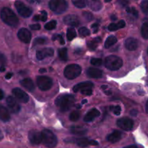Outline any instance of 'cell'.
Instances as JSON below:
<instances>
[{
  "instance_id": "1",
  "label": "cell",
  "mask_w": 148,
  "mask_h": 148,
  "mask_svg": "<svg viewBox=\"0 0 148 148\" xmlns=\"http://www.w3.org/2000/svg\"><path fill=\"white\" fill-rule=\"evenodd\" d=\"M75 97L71 94H62L55 101V104L62 112H66L72 108L75 103Z\"/></svg>"
},
{
  "instance_id": "2",
  "label": "cell",
  "mask_w": 148,
  "mask_h": 148,
  "mask_svg": "<svg viewBox=\"0 0 148 148\" xmlns=\"http://www.w3.org/2000/svg\"><path fill=\"white\" fill-rule=\"evenodd\" d=\"M0 17L2 21L11 27H16L19 23V19L14 12L8 7H4L0 12Z\"/></svg>"
},
{
  "instance_id": "3",
  "label": "cell",
  "mask_w": 148,
  "mask_h": 148,
  "mask_svg": "<svg viewBox=\"0 0 148 148\" xmlns=\"http://www.w3.org/2000/svg\"><path fill=\"white\" fill-rule=\"evenodd\" d=\"M42 143L48 148H53L58 143L57 137L51 130H43L41 132Z\"/></svg>"
},
{
  "instance_id": "4",
  "label": "cell",
  "mask_w": 148,
  "mask_h": 148,
  "mask_svg": "<svg viewBox=\"0 0 148 148\" xmlns=\"http://www.w3.org/2000/svg\"><path fill=\"white\" fill-rule=\"evenodd\" d=\"M123 61L119 56L111 55L106 58L105 66L107 69L111 71H116L122 66Z\"/></svg>"
},
{
  "instance_id": "5",
  "label": "cell",
  "mask_w": 148,
  "mask_h": 148,
  "mask_svg": "<svg viewBox=\"0 0 148 148\" xmlns=\"http://www.w3.org/2000/svg\"><path fill=\"white\" fill-rule=\"evenodd\" d=\"M82 72V68L79 65L75 64H69L66 66L64 71V75L65 77L68 79H74L79 77Z\"/></svg>"
},
{
  "instance_id": "6",
  "label": "cell",
  "mask_w": 148,
  "mask_h": 148,
  "mask_svg": "<svg viewBox=\"0 0 148 148\" xmlns=\"http://www.w3.org/2000/svg\"><path fill=\"white\" fill-rule=\"evenodd\" d=\"M49 8L56 14L64 12L68 8V3L65 0H51L49 3Z\"/></svg>"
},
{
  "instance_id": "7",
  "label": "cell",
  "mask_w": 148,
  "mask_h": 148,
  "mask_svg": "<svg viewBox=\"0 0 148 148\" xmlns=\"http://www.w3.org/2000/svg\"><path fill=\"white\" fill-rule=\"evenodd\" d=\"M38 87L43 91L49 90L53 85V81L51 78L46 76H39L36 79Z\"/></svg>"
},
{
  "instance_id": "8",
  "label": "cell",
  "mask_w": 148,
  "mask_h": 148,
  "mask_svg": "<svg viewBox=\"0 0 148 148\" xmlns=\"http://www.w3.org/2000/svg\"><path fill=\"white\" fill-rule=\"evenodd\" d=\"M14 5H15L16 10H17L19 14L22 16L24 18L26 17H29L33 13V11L30 8H29L28 7L25 5L23 2L20 1H17L14 3Z\"/></svg>"
},
{
  "instance_id": "9",
  "label": "cell",
  "mask_w": 148,
  "mask_h": 148,
  "mask_svg": "<svg viewBox=\"0 0 148 148\" xmlns=\"http://www.w3.org/2000/svg\"><path fill=\"white\" fill-rule=\"evenodd\" d=\"M117 126L124 131H131L134 127V121L131 119L124 117L117 121Z\"/></svg>"
},
{
  "instance_id": "10",
  "label": "cell",
  "mask_w": 148,
  "mask_h": 148,
  "mask_svg": "<svg viewBox=\"0 0 148 148\" xmlns=\"http://www.w3.org/2000/svg\"><path fill=\"white\" fill-rule=\"evenodd\" d=\"M12 93L16 99L23 103H27L29 101V96L26 92L20 88H14L12 90Z\"/></svg>"
},
{
  "instance_id": "11",
  "label": "cell",
  "mask_w": 148,
  "mask_h": 148,
  "mask_svg": "<svg viewBox=\"0 0 148 148\" xmlns=\"http://www.w3.org/2000/svg\"><path fill=\"white\" fill-rule=\"evenodd\" d=\"M6 102H7V106H8L9 108L10 111L14 114H17L20 111L21 107H20V104L17 102L15 98H14L12 96H8L6 99Z\"/></svg>"
},
{
  "instance_id": "12",
  "label": "cell",
  "mask_w": 148,
  "mask_h": 148,
  "mask_svg": "<svg viewBox=\"0 0 148 148\" xmlns=\"http://www.w3.org/2000/svg\"><path fill=\"white\" fill-rule=\"evenodd\" d=\"M28 138L33 145H39L42 143L41 132L37 130H31L28 133Z\"/></svg>"
},
{
  "instance_id": "13",
  "label": "cell",
  "mask_w": 148,
  "mask_h": 148,
  "mask_svg": "<svg viewBox=\"0 0 148 148\" xmlns=\"http://www.w3.org/2000/svg\"><path fill=\"white\" fill-rule=\"evenodd\" d=\"M17 37L23 43H28L31 40V33L27 29L23 27L19 30L17 33Z\"/></svg>"
},
{
  "instance_id": "14",
  "label": "cell",
  "mask_w": 148,
  "mask_h": 148,
  "mask_svg": "<svg viewBox=\"0 0 148 148\" xmlns=\"http://www.w3.org/2000/svg\"><path fill=\"white\" fill-rule=\"evenodd\" d=\"M54 54V51L51 48H45L37 51L36 52V57L38 60H43L45 58L51 57Z\"/></svg>"
},
{
  "instance_id": "15",
  "label": "cell",
  "mask_w": 148,
  "mask_h": 148,
  "mask_svg": "<svg viewBox=\"0 0 148 148\" xmlns=\"http://www.w3.org/2000/svg\"><path fill=\"white\" fill-rule=\"evenodd\" d=\"M64 23L68 25L72 26V27H78L80 24L79 19L77 16L75 14H69V15L65 16L64 18Z\"/></svg>"
},
{
  "instance_id": "16",
  "label": "cell",
  "mask_w": 148,
  "mask_h": 148,
  "mask_svg": "<svg viewBox=\"0 0 148 148\" xmlns=\"http://www.w3.org/2000/svg\"><path fill=\"white\" fill-rule=\"evenodd\" d=\"M94 86L93 83L90 81H87V82H80L79 84H77L76 85H75L73 88V91L75 92H77L79 91L84 90L87 89H92V87Z\"/></svg>"
},
{
  "instance_id": "17",
  "label": "cell",
  "mask_w": 148,
  "mask_h": 148,
  "mask_svg": "<svg viewBox=\"0 0 148 148\" xmlns=\"http://www.w3.org/2000/svg\"><path fill=\"white\" fill-rule=\"evenodd\" d=\"M101 114L100 111L97 108H92L90 111H88L86 115L84 117V121L85 122H90L92 121L95 118L98 117Z\"/></svg>"
},
{
  "instance_id": "18",
  "label": "cell",
  "mask_w": 148,
  "mask_h": 148,
  "mask_svg": "<svg viewBox=\"0 0 148 148\" xmlns=\"http://www.w3.org/2000/svg\"><path fill=\"white\" fill-rule=\"evenodd\" d=\"M139 42L134 38H129L125 40V47L129 51H135L138 48Z\"/></svg>"
},
{
  "instance_id": "19",
  "label": "cell",
  "mask_w": 148,
  "mask_h": 148,
  "mask_svg": "<svg viewBox=\"0 0 148 148\" xmlns=\"http://www.w3.org/2000/svg\"><path fill=\"white\" fill-rule=\"evenodd\" d=\"M87 75L89 77L98 79V78H101L103 77V72L102 71L97 69V68L90 67L87 70Z\"/></svg>"
},
{
  "instance_id": "20",
  "label": "cell",
  "mask_w": 148,
  "mask_h": 148,
  "mask_svg": "<svg viewBox=\"0 0 148 148\" xmlns=\"http://www.w3.org/2000/svg\"><path fill=\"white\" fill-rule=\"evenodd\" d=\"M122 137V133L119 130H114L107 137V140L111 143H116L119 141Z\"/></svg>"
},
{
  "instance_id": "21",
  "label": "cell",
  "mask_w": 148,
  "mask_h": 148,
  "mask_svg": "<svg viewBox=\"0 0 148 148\" xmlns=\"http://www.w3.org/2000/svg\"><path fill=\"white\" fill-rule=\"evenodd\" d=\"M20 83L25 89L30 91V92H33L35 90L34 83H33V80L31 79H30V78H25V79H22Z\"/></svg>"
},
{
  "instance_id": "22",
  "label": "cell",
  "mask_w": 148,
  "mask_h": 148,
  "mask_svg": "<svg viewBox=\"0 0 148 148\" xmlns=\"http://www.w3.org/2000/svg\"><path fill=\"white\" fill-rule=\"evenodd\" d=\"M86 4L89 8L94 11H98L102 8V3L98 0H88L86 1Z\"/></svg>"
},
{
  "instance_id": "23",
  "label": "cell",
  "mask_w": 148,
  "mask_h": 148,
  "mask_svg": "<svg viewBox=\"0 0 148 148\" xmlns=\"http://www.w3.org/2000/svg\"><path fill=\"white\" fill-rule=\"evenodd\" d=\"M73 143H75L79 147H87L88 146L91 145V140H89L88 138L82 137V138H74L72 140Z\"/></svg>"
},
{
  "instance_id": "24",
  "label": "cell",
  "mask_w": 148,
  "mask_h": 148,
  "mask_svg": "<svg viewBox=\"0 0 148 148\" xmlns=\"http://www.w3.org/2000/svg\"><path fill=\"white\" fill-rule=\"evenodd\" d=\"M10 119V114L8 110L3 106L0 105V120L7 122Z\"/></svg>"
},
{
  "instance_id": "25",
  "label": "cell",
  "mask_w": 148,
  "mask_h": 148,
  "mask_svg": "<svg viewBox=\"0 0 148 148\" xmlns=\"http://www.w3.org/2000/svg\"><path fill=\"white\" fill-rule=\"evenodd\" d=\"M88 132V130L82 127H77V126H73L71 127L70 132L75 135H84Z\"/></svg>"
},
{
  "instance_id": "26",
  "label": "cell",
  "mask_w": 148,
  "mask_h": 148,
  "mask_svg": "<svg viewBox=\"0 0 148 148\" xmlns=\"http://www.w3.org/2000/svg\"><path fill=\"white\" fill-rule=\"evenodd\" d=\"M101 41V38H95L92 39V40H89L87 43V45H88V47L90 50L94 51L96 49V48L98 47V45L100 42Z\"/></svg>"
},
{
  "instance_id": "27",
  "label": "cell",
  "mask_w": 148,
  "mask_h": 148,
  "mask_svg": "<svg viewBox=\"0 0 148 148\" xmlns=\"http://www.w3.org/2000/svg\"><path fill=\"white\" fill-rule=\"evenodd\" d=\"M117 42V38L114 36H111L108 38H107L105 42V48L106 49H108L113 45L115 44Z\"/></svg>"
},
{
  "instance_id": "28",
  "label": "cell",
  "mask_w": 148,
  "mask_h": 148,
  "mask_svg": "<svg viewBox=\"0 0 148 148\" xmlns=\"http://www.w3.org/2000/svg\"><path fill=\"white\" fill-rule=\"evenodd\" d=\"M77 36V33L74 27H69L66 31V38L68 40L71 41L73 40L75 37Z\"/></svg>"
},
{
  "instance_id": "29",
  "label": "cell",
  "mask_w": 148,
  "mask_h": 148,
  "mask_svg": "<svg viewBox=\"0 0 148 148\" xmlns=\"http://www.w3.org/2000/svg\"><path fill=\"white\" fill-rule=\"evenodd\" d=\"M59 56L62 61H67L68 56H67V49L66 48H62L59 50Z\"/></svg>"
},
{
  "instance_id": "30",
  "label": "cell",
  "mask_w": 148,
  "mask_h": 148,
  "mask_svg": "<svg viewBox=\"0 0 148 148\" xmlns=\"http://www.w3.org/2000/svg\"><path fill=\"white\" fill-rule=\"evenodd\" d=\"M141 34L145 39H148V22L143 23L141 28Z\"/></svg>"
},
{
  "instance_id": "31",
  "label": "cell",
  "mask_w": 148,
  "mask_h": 148,
  "mask_svg": "<svg viewBox=\"0 0 148 148\" xmlns=\"http://www.w3.org/2000/svg\"><path fill=\"white\" fill-rule=\"evenodd\" d=\"M80 117V114L79 111H74L69 114V120L72 121H77Z\"/></svg>"
},
{
  "instance_id": "32",
  "label": "cell",
  "mask_w": 148,
  "mask_h": 148,
  "mask_svg": "<svg viewBox=\"0 0 148 148\" xmlns=\"http://www.w3.org/2000/svg\"><path fill=\"white\" fill-rule=\"evenodd\" d=\"M72 4L77 8H84L86 7V2L83 0H73Z\"/></svg>"
},
{
  "instance_id": "33",
  "label": "cell",
  "mask_w": 148,
  "mask_h": 148,
  "mask_svg": "<svg viewBox=\"0 0 148 148\" xmlns=\"http://www.w3.org/2000/svg\"><path fill=\"white\" fill-rule=\"evenodd\" d=\"M56 23H56V20H51V21L49 22V23L45 25V29L47 30H53L56 27Z\"/></svg>"
},
{
  "instance_id": "34",
  "label": "cell",
  "mask_w": 148,
  "mask_h": 148,
  "mask_svg": "<svg viewBox=\"0 0 148 148\" xmlns=\"http://www.w3.org/2000/svg\"><path fill=\"white\" fill-rule=\"evenodd\" d=\"M79 33L81 36H88L90 34V31L89 30V29L87 28L86 27H82L79 29Z\"/></svg>"
},
{
  "instance_id": "35",
  "label": "cell",
  "mask_w": 148,
  "mask_h": 148,
  "mask_svg": "<svg viewBox=\"0 0 148 148\" xmlns=\"http://www.w3.org/2000/svg\"><path fill=\"white\" fill-rule=\"evenodd\" d=\"M45 43H46V38H36L34 40H33V46H36L37 45H40V44H44Z\"/></svg>"
},
{
  "instance_id": "36",
  "label": "cell",
  "mask_w": 148,
  "mask_h": 148,
  "mask_svg": "<svg viewBox=\"0 0 148 148\" xmlns=\"http://www.w3.org/2000/svg\"><path fill=\"white\" fill-rule=\"evenodd\" d=\"M141 9L143 10V13L146 15H148V0L146 1H143L141 2Z\"/></svg>"
},
{
  "instance_id": "37",
  "label": "cell",
  "mask_w": 148,
  "mask_h": 148,
  "mask_svg": "<svg viewBox=\"0 0 148 148\" xmlns=\"http://www.w3.org/2000/svg\"><path fill=\"white\" fill-rule=\"evenodd\" d=\"M52 40H59V43H60L61 45H64V43H65L63 36H62V35H60V34H54V35H53V37H52Z\"/></svg>"
},
{
  "instance_id": "38",
  "label": "cell",
  "mask_w": 148,
  "mask_h": 148,
  "mask_svg": "<svg viewBox=\"0 0 148 148\" xmlns=\"http://www.w3.org/2000/svg\"><path fill=\"white\" fill-rule=\"evenodd\" d=\"M90 63H91V64H92L93 66H101V65H102L103 61H102V59H101L92 58V59L90 60Z\"/></svg>"
},
{
  "instance_id": "39",
  "label": "cell",
  "mask_w": 148,
  "mask_h": 148,
  "mask_svg": "<svg viewBox=\"0 0 148 148\" xmlns=\"http://www.w3.org/2000/svg\"><path fill=\"white\" fill-rule=\"evenodd\" d=\"M82 15H83V17H85L88 21H91V20H92L94 19L93 14L91 12H83Z\"/></svg>"
},
{
  "instance_id": "40",
  "label": "cell",
  "mask_w": 148,
  "mask_h": 148,
  "mask_svg": "<svg viewBox=\"0 0 148 148\" xmlns=\"http://www.w3.org/2000/svg\"><path fill=\"white\" fill-rule=\"evenodd\" d=\"M111 109H112L111 111H113V112H114V114H115V115L116 116H119L120 114H121V107L119 106H113V107H111Z\"/></svg>"
},
{
  "instance_id": "41",
  "label": "cell",
  "mask_w": 148,
  "mask_h": 148,
  "mask_svg": "<svg viewBox=\"0 0 148 148\" xmlns=\"http://www.w3.org/2000/svg\"><path fill=\"white\" fill-rule=\"evenodd\" d=\"M127 12L128 13H132L135 17H137L139 15L137 10H136L135 8H134V7H132V8H130V7H127Z\"/></svg>"
},
{
  "instance_id": "42",
  "label": "cell",
  "mask_w": 148,
  "mask_h": 148,
  "mask_svg": "<svg viewBox=\"0 0 148 148\" xmlns=\"http://www.w3.org/2000/svg\"><path fill=\"white\" fill-rule=\"evenodd\" d=\"M6 62H7V60H6L5 56L2 53H0V67H3V66L5 67Z\"/></svg>"
},
{
  "instance_id": "43",
  "label": "cell",
  "mask_w": 148,
  "mask_h": 148,
  "mask_svg": "<svg viewBox=\"0 0 148 148\" xmlns=\"http://www.w3.org/2000/svg\"><path fill=\"white\" fill-rule=\"evenodd\" d=\"M108 28L110 31H115V30H118L119 27L117 25V24H116V23H111V24H110L108 25Z\"/></svg>"
},
{
  "instance_id": "44",
  "label": "cell",
  "mask_w": 148,
  "mask_h": 148,
  "mask_svg": "<svg viewBox=\"0 0 148 148\" xmlns=\"http://www.w3.org/2000/svg\"><path fill=\"white\" fill-rule=\"evenodd\" d=\"M40 17L41 21H46V20H47V12L46 11H44V10H43V11H41V14H40Z\"/></svg>"
},
{
  "instance_id": "45",
  "label": "cell",
  "mask_w": 148,
  "mask_h": 148,
  "mask_svg": "<svg viewBox=\"0 0 148 148\" xmlns=\"http://www.w3.org/2000/svg\"><path fill=\"white\" fill-rule=\"evenodd\" d=\"M80 92L85 95H91L92 93V89H87V90H84L80 91Z\"/></svg>"
},
{
  "instance_id": "46",
  "label": "cell",
  "mask_w": 148,
  "mask_h": 148,
  "mask_svg": "<svg viewBox=\"0 0 148 148\" xmlns=\"http://www.w3.org/2000/svg\"><path fill=\"white\" fill-rule=\"evenodd\" d=\"M30 28L32 29V30H38L40 29V25L39 24L30 25Z\"/></svg>"
},
{
  "instance_id": "47",
  "label": "cell",
  "mask_w": 148,
  "mask_h": 148,
  "mask_svg": "<svg viewBox=\"0 0 148 148\" xmlns=\"http://www.w3.org/2000/svg\"><path fill=\"white\" fill-rule=\"evenodd\" d=\"M117 25H118L119 27V29L120 28H123V27H125L126 25V23H125V21L124 20H120L119 22V23L117 24Z\"/></svg>"
},
{
  "instance_id": "48",
  "label": "cell",
  "mask_w": 148,
  "mask_h": 148,
  "mask_svg": "<svg viewBox=\"0 0 148 148\" xmlns=\"http://www.w3.org/2000/svg\"><path fill=\"white\" fill-rule=\"evenodd\" d=\"M137 114H138V112H137V110H135V109L132 110L131 112H130V114H131V115L132 116H137Z\"/></svg>"
},
{
  "instance_id": "49",
  "label": "cell",
  "mask_w": 148,
  "mask_h": 148,
  "mask_svg": "<svg viewBox=\"0 0 148 148\" xmlns=\"http://www.w3.org/2000/svg\"><path fill=\"white\" fill-rule=\"evenodd\" d=\"M33 20H35V21H39V20H40V15H38V14L35 15L34 17H33Z\"/></svg>"
},
{
  "instance_id": "50",
  "label": "cell",
  "mask_w": 148,
  "mask_h": 148,
  "mask_svg": "<svg viewBox=\"0 0 148 148\" xmlns=\"http://www.w3.org/2000/svg\"><path fill=\"white\" fill-rule=\"evenodd\" d=\"M98 26H99V24H98V23H95V24L91 25V27H92V28H95V30H98Z\"/></svg>"
},
{
  "instance_id": "51",
  "label": "cell",
  "mask_w": 148,
  "mask_h": 148,
  "mask_svg": "<svg viewBox=\"0 0 148 148\" xmlns=\"http://www.w3.org/2000/svg\"><path fill=\"white\" fill-rule=\"evenodd\" d=\"M12 77V73H7V75H6L5 78L7 79H10Z\"/></svg>"
},
{
  "instance_id": "52",
  "label": "cell",
  "mask_w": 148,
  "mask_h": 148,
  "mask_svg": "<svg viewBox=\"0 0 148 148\" xmlns=\"http://www.w3.org/2000/svg\"><path fill=\"white\" fill-rule=\"evenodd\" d=\"M4 92H3L2 90L0 89V100H2L3 98H4Z\"/></svg>"
},
{
  "instance_id": "53",
  "label": "cell",
  "mask_w": 148,
  "mask_h": 148,
  "mask_svg": "<svg viewBox=\"0 0 148 148\" xmlns=\"http://www.w3.org/2000/svg\"><path fill=\"white\" fill-rule=\"evenodd\" d=\"M124 148H138V147H137V146L135 145H132L127 146V147H125Z\"/></svg>"
},
{
  "instance_id": "54",
  "label": "cell",
  "mask_w": 148,
  "mask_h": 148,
  "mask_svg": "<svg viewBox=\"0 0 148 148\" xmlns=\"http://www.w3.org/2000/svg\"><path fill=\"white\" fill-rule=\"evenodd\" d=\"M39 72H40V73H41V74L45 73V72H46V69H44V68H42V69H39Z\"/></svg>"
},
{
  "instance_id": "55",
  "label": "cell",
  "mask_w": 148,
  "mask_h": 148,
  "mask_svg": "<svg viewBox=\"0 0 148 148\" xmlns=\"http://www.w3.org/2000/svg\"><path fill=\"white\" fill-rule=\"evenodd\" d=\"M119 2L121 3V4H124V6L125 5V4H129V1H119Z\"/></svg>"
},
{
  "instance_id": "56",
  "label": "cell",
  "mask_w": 148,
  "mask_h": 148,
  "mask_svg": "<svg viewBox=\"0 0 148 148\" xmlns=\"http://www.w3.org/2000/svg\"><path fill=\"white\" fill-rule=\"evenodd\" d=\"M145 111H146V113H147V114H148V101H147V103H146Z\"/></svg>"
},
{
  "instance_id": "57",
  "label": "cell",
  "mask_w": 148,
  "mask_h": 148,
  "mask_svg": "<svg viewBox=\"0 0 148 148\" xmlns=\"http://www.w3.org/2000/svg\"><path fill=\"white\" fill-rule=\"evenodd\" d=\"M111 19L112 20H116L117 17H116V16H115V15H111Z\"/></svg>"
},
{
  "instance_id": "58",
  "label": "cell",
  "mask_w": 148,
  "mask_h": 148,
  "mask_svg": "<svg viewBox=\"0 0 148 148\" xmlns=\"http://www.w3.org/2000/svg\"><path fill=\"white\" fill-rule=\"evenodd\" d=\"M2 139H3V134H2V132H1V130H0V141H1Z\"/></svg>"
},
{
  "instance_id": "59",
  "label": "cell",
  "mask_w": 148,
  "mask_h": 148,
  "mask_svg": "<svg viewBox=\"0 0 148 148\" xmlns=\"http://www.w3.org/2000/svg\"><path fill=\"white\" fill-rule=\"evenodd\" d=\"M85 103H87V100H84V101H82V104Z\"/></svg>"
},
{
  "instance_id": "60",
  "label": "cell",
  "mask_w": 148,
  "mask_h": 148,
  "mask_svg": "<svg viewBox=\"0 0 148 148\" xmlns=\"http://www.w3.org/2000/svg\"><path fill=\"white\" fill-rule=\"evenodd\" d=\"M147 53H148V49H147Z\"/></svg>"
}]
</instances>
